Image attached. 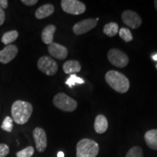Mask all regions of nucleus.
Returning <instances> with one entry per match:
<instances>
[{
	"label": "nucleus",
	"instance_id": "1",
	"mask_svg": "<svg viewBox=\"0 0 157 157\" xmlns=\"http://www.w3.org/2000/svg\"><path fill=\"white\" fill-rule=\"evenodd\" d=\"M32 112V105L29 102L20 100L15 101L11 108V113L13 121L20 125L28 122Z\"/></svg>",
	"mask_w": 157,
	"mask_h": 157
},
{
	"label": "nucleus",
	"instance_id": "2",
	"mask_svg": "<svg viewBox=\"0 0 157 157\" xmlns=\"http://www.w3.org/2000/svg\"><path fill=\"white\" fill-rule=\"evenodd\" d=\"M105 79L108 84L119 93H125L129 89V81L126 76L117 71H109L105 74Z\"/></svg>",
	"mask_w": 157,
	"mask_h": 157
},
{
	"label": "nucleus",
	"instance_id": "3",
	"mask_svg": "<svg viewBox=\"0 0 157 157\" xmlns=\"http://www.w3.org/2000/svg\"><path fill=\"white\" fill-rule=\"evenodd\" d=\"M99 150V145L95 140L82 139L76 145V157H96Z\"/></svg>",
	"mask_w": 157,
	"mask_h": 157
},
{
	"label": "nucleus",
	"instance_id": "4",
	"mask_svg": "<svg viewBox=\"0 0 157 157\" xmlns=\"http://www.w3.org/2000/svg\"><path fill=\"white\" fill-rule=\"evenodd\" d=\"M53 104L58 109L66 111L72 112L77 108V102L66 94L60 93L55 95L53 98Z\"/></svg>",
	"mask_w": 157,
	"mask_h": 157
},
{
	"label": "nucleus",
	"instance_id": "5",
	"mask_svg": "<svg viewBox=\"0 0 157 157\" xmlns=\"http://www.w3.org/2000/svg\"><path fill=\"white\" fill-rule=\"evenodd\" d=\"M62 10L68 14L78 15L86 11V6L78 0H62L60 2Z\"/></svg>",
	"mask_w": 157,
	"mask_h": 157
},
{
	"label": "nucleus",
	"instance_id": "6",
	"mask_svg": "<svg viewBox=\"0 0 157 157\" xmlns=\"http://www.w3.org/2000/svg\"><path fill=\"white\" fill-rule=\"evenodd\" d=\"M37 67L39 71L48 76L55 75L58 70L57 63L49 56L41 57L37 62Z\"/></svg>",
	"mask_w": 157,
	"mask_h": 157
},
{
	"label": "nucleus",
	"instance_id": "7",
	"mask_svg": "<svg viewBox=\"0 0 157 157\" xmlns=\"http://www.w3.org/2000/svg\"><path fill=\"white\" fill-rule=\"evenodd\" d=\"M108 59L111 64L118 68H124L129 63L128 56L118 49H111L108 52Z\"/></svg>",
	"mask_w": 157,
	"mask_h": 157
},
{
	"label": "nucleus",
	"instance_id": "8",
	"mask_svg": "<svg viewBox=\"0 0 157 157\" xmlns=\"http://www.w3.org/2000/svg\"><path fill=\"white\" fill-rule=\"evenodd\" d=\"M121 20L127 26L131 29H138L142 24V19L140 15L132 10H124L121 14Z\"/></svg>",
	"mask_w": 157,
	"mask_h": 157
},
{
	"label": "nucleus",
	"instance_id": "9",
	"mask_svg": "<svg viewBox=\"0 0 157 157\" xmlns=\"http://www.w3.org/2000/svg\"><path fill=\"white\" fill-rule=\"evenodd\" d=\"M98 24L95 19L88 18L84 19L76 23L73 26V32L76 35H82L93 29Z\"/></svg>",
	"mask_w": 157,
	"mask_h": 157
},
{
	"label": "nucleus",
	"instance_id": "10",
	"mask_svg": "<svg viewBox=\"0 0 157 157\" xmlns=\"http://www.w3.org/2000/svg\"><path fill=\"white\" fill-rule=\"evenodd\" d=\"M36 148L39 152H44L48 146V139L45 131L41 127H36L33 131Z\"/></svg>",
	"mask_w": 157,
	"mask_h": 157
},
{
	"label": "nucleus",
	"instance_id": "11",
	"mask_svg": "<svg viewBox=\"0 0 157 157\" xmlns=\"http://www.w3.org/2000/svg\"><path fill=\"white\" fill-rule=\"evenodd\" d=\"M18 52V49L15 44L7 45L3 50H0V63H9L14 59Z\"/></svg>",
	"mask_w": 157,
	"mask_h": 157
},
{
	"label": "nucleus",
	"instance_id": "12",
	"mask_svg": "<svg viewBox=\"0 0 157 157\" xmlns=\"http://www.w3.org/2000/svg\"><path fill=\"white\" fill-rule=\"evenodd\" d=\"M48 50L51 56L58 60H64L68 54V49L63 45L58 44V43L52 42V44L49 45Z\"/></svg>",
	"mask_w": 157,
	"mask_h": 157
},
{
	"label": "nucleus",
	"instance_id": "13",
	"mask_svg": "<svg viewBox=\"0 0 157 157\" xmlns=\"http://www.w3.org/2000/svg\"><path fill=\"white\" fill-rule=\"evenodd\" d=\"M109 127V123L106 117L103 114L98 115L94 123V129L98 134H103L106 132Z\"/></svg>",
	"mask_w": 157,
	"mask_h": 157
},
{
	"label": "nucleus",
	"instance_id": "14",
	"mask_svg": "<svg viewBox=\"0 0 157 157\" xmlns=\"http://www.w3.org/2000/svg\"><path fill=\"white\" fill-rule=\"evenodd\" d=\"M55 8L54 6L52 4H46L41 7H39L36 10V13H35V17L37 19H44L45 17H48L52 15L54 13Z\"/></svg>",
	"mask_w": 157,
	"mask_h": 157
},
{
	"label": "nucleus",
	"instance_id": "15",
	"mask_svg": "<svg viewBox=\"0 0 157 157\" xmlns=\"http://www.w3.org/2000/svg\"><path fill=\"white\" fill-rule=\"evenodd\" d=\"M56 31V25L50 24L48 25L43 29L42 32V40L46 44H52L53 42L54 34Z\"/></svg>",
	"mask_w": 157,
	"mask_h": 157
},
{
	"label": "nucleus",
	"instance_id": "16",
	"mask_svg": "<svg viewBox=\"0 0 157 157\" xmlns=\"http://www.w3.org/2000/svg\"><path fill=\"white\" fill-rule=\"evenodd\" d=\"M144 139L147 146L153 150H157V129H151L145 133Z\"/></svg>",
	"mask_w": 157,
	"mask_h": 157
},
{
	"label": "nucleus",
	"instance_id": "17",
	"mask_svg": "<svg viewBox=\"0 0 157 157\" xmlns=\"http://www.w3.org/2000/svg\"><path fill=\"white\" fill-rule=\"evenodd\" d=\"M82 69L81 64L77 60H68L63 65V70L64 73L69 74L71 73H78Z\"/></svg>",
	"mask_w": 157,
	"mask_h": 157
},
{
	"label": "nucleus",
	"instance_id": "18",
	"mask_svg": "<svg viewBox=\"0 0 157 157\" xmlns=\"http://www.w3.org/2000/svg\"><path fill=\"white\" fill-rule=\"evenodd\" d=\"M119 32V25L115 22H110L103 27V33L109 37L115 36Z\"/></svg>",
	"mask_w": 157,
	"mask_h": 157
},
{
	"label": "nucleus",
	"instance_id": "19",
	"mask_svg": "<svg viewBox=\"0 0 157 157\" xmlns=\"http://www.w3.org/2000/svg\"><path fill=\"white\" fill-rule=\"evenodd\" d=\"M18 37V32L15 30L10 31L5 33L2 37V42L5 45H9L12 42H15Z\"/></svg>",
	"mask_w": 157,
	"mask_h": 157
},
{
	"label": "nucleus",
	"instance_id": "20",
	"mask_svg": "<svg viewBox=\"0 0 157 157\" xmlns=\"http://www.w3.org/2000/svg\"><path fill=\"white\" fill-rule=\"evenodd\" d=\"M119 36L123 39L124 42H129L133 39V36L131 31L127 28H121L119 31Z\"/></svg>",
	"mask_w": 157,
	"mask_h": 157
},
{
	"label": "nucleus",
	"instance_id": "21",
	"mask_svg": "<svg viewBox=\"0 0 157 157\" xmlns=\"http://www.w3.org/2000/svg\"><path fill=\"white\" fill-rule=\"evenodd\" d=\"M1 127L6 132H11L13 129V119L10 117H6L2 124Z\"/></svg>",
	"mask_w": 157,
	"mask_h": 157
},
{
	"label": "nucleus",
	"instance_id": "22",
	"mask_svg": "<svg viewBox=\"0 0 157 157\" xmlns=\"http://www.w3.org/2000/svg\"><path fill=\"white\" fill-rule=\"evenodd\" d=\"M125 157H143V150L140 147H132L128 151Z\"/></svg>",
	"mask_w": 157,
	"mask_h": 157
},
{
	"label": "nucleus",
	"instance_id": "23",
	"mask_svg": "<svg viewBox=\"0 0 157 157\" xmlns=\"http://www.w3.org/2000/svg\"><path fill=\"white\" fill-rule=\"evenodd\" d=\"M84 81L82 78L76 76L75 74H71L70 77L68 78L67 81L66 82V84H67L68 87L71 88L73 86L75 85L76 84H84Z\"/></svg>",
	"mask_w": 157,
	"mask_h": 157
},
{
	"label": "nucleus",
	"instance_id": "24",
	"mask_svg": "<svg viewBox=\"0 0 157 157\" xmlns=\"http://www.w3.org/2000/svg\"><path fill=\"white\" fill-rule=\"evenodd\" d=\"M34 153V148L33 146H28L16 154L17 157H31Z\"/></svg>",
	"mask_w": 157,
	"mask_h": 157
},
{
	"label": "nucleus",
	"instance_id": "25",
	"mask_svg": "<svg viewBox=\"0 0 157 157\" xmlns=\"http://www.w3.org/2000/svg\"><path fill=\"white\" fill-rule=\"evenodd\" d=\"M10 148L5 143H0V157H6L9 154Z\"/></svg>",
	"mask_w": 157,
	"mask_h": 157
},
{
	"label": "nucleus",
	"instance_id": "26",
	"mask_svg": "<svg viewBox=\"0 0 157 157\" xmlns=\"http://www.w3.org/2000/svg\"><path fill=\"white\" fill-rule=\"evenodd\" d=\"M21 2L24 4L25 5L33 6L36 5V4L38 2V1H37V0H22Z\"/></svg>",
	"mask_w": 157,
	"mask_h": 157
},
{
	"label": "nucleus",
	"instance_id": "27",
	"mask_svg": "<svg viewBox=\"0 0 157 157\" xmlns=\"http://www.w3.org/2000/svg\"><path fill=\"white\" fill-rule=\"evenodd\" d=\"M5 21V13L2 9L0 7V26L3 25Z\"/></svg>",
	"mask_w": 157,
	"mask_h": 157
},
{
	"label": "nucleus",
	"instance_id": "28",
	"mask_svg": "<svg viewBox=\"0 0 157 157\" xmlns=\"http://www.w3.org/2000/svg\"><path fill=\"white\" fill-rule=\"evenodd\" d=\"M8 7V1L7 0H0V7L2 9H6Z\"/></svg>",
	"mask_w": 157,
	"mask_h": 157
},
{
	"label": "nucleus",
	"instance_id": "29",
	"mask_svg": "<svg viewBox=\"0 0 157 157\" xmlns=\"http://www.w3.org/2000/svg\"><path fill=\"white\" fill-rule=\"evenodd\" d=\"M58 157H64V154H63V152H62V151L58 152Z\"/></svg>",
	"mask_w": 157,
	"mask_h": 157
},
{
	"label": "nucleus",
	"instance_id": "30",
	"mask_svg": "<svg viewBox=\"0 0 157 157\" xmlns=\"http://www.w3.org/2000/svg\"><path fill=\"white\" fill-rule=\"evenodd\" d=\"M154 6H155V8H156V10H157V0H155V1L154 2Z\"/></svg>",
	"mask_w": 157,
	"mask_h": 157
},
{
	"label": "nucleus",
	"instance_id": "31",
	"mask_svg": "<svg viewBox=\"0 0 157 157\" xmlns=\"http://www.w3.org/2000/svg\"><path fill=\"white\" fill-rule=\"evenodd\" d=\"M153 59H154V60H156V61H157V55H155V56H154V57H153Z\"/></svg>",
	"mask_w": 157,
	"mask_h": 157
},
{
	"label": "nucleus",
	"instance_id": "32",
	"mask_svg": "<svg viewBox=\"0 0 157 157\" xmlns=\"http://www.w3.org/2000/svg\"><path fill=\"white\" fill-rule=\"evenodd\" d=\"M95 20H96V21H99V17H97V18H96Z\"/></svg>",
	"mask_w": 157,
	"mask_h": 157
}]
</instances>
